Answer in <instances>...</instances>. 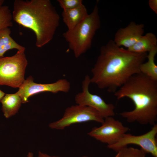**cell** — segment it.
Instances as JSON below:
<instances>
[{
    "label": "cell",
    "instance_id": "ba28073f",
    "mask_svg": "<svg viewBox=\"0 0 157 157\" xmlns=\"http://www.w3.org/2000/svg\"><path fill=\"white\" fill-rule=\"evenodd\" d=\"M33 81L31 76H29L25 79L16 92L21 97L22 103L28 102L30 97L38 93L47 92L54 93L59 92L67 93L71 87L70 83L65 78L60 79L55 83L48 84L37 83Z\"/></svg>",
    "mask_w": 157,
    "mask_h": 157
},
{
    "label": "cell",
    "instance_id": "30bf717a",
    "mask_svg": "<svg viewBox=\"0 0 157 157\" xmlns=\"http://www.w3.org/2000/svg\"><path fill=\"white\" fill-rule=\"evenodd\" d=\"M129 130L121 122L109 117L104 119L101 126L93 128L88 134L108 146L115 143Z\"/></svg>",
    "mask_w": 157,
    "mask_h": 157
},
{
    "label": "cell",
    "instance_id": "e0dca14e",
    "mask_svg": "<svg viewBox=\"0 0 157 157\" xmlns=\"http://www.w3.org/2000/svg\"><path fill=\"white\" fill-rule=\"evenodd\" d=\"M12 14L7 6H0V30L13 25Z\"/></svg>",
    "mask_w": 157,
    "mask_h": 157
},
{
    "label": "cell",
    "instance_id": "277c9868",
    "mask_svg": "<svg viewBox=\"0 0 157 157\" xmlns=\"http://www.w3.org/2000/svg\"><path fill=\"white\" fill-rule=\"evenodd\" d=\"M100 25L99 8L96 4L92 12L74 29L63 33L69 48L76 58L90 48L92 39Z\"/></svg>",
    "mask_w": 157,
    "mask_h": 157
},
{
    "label": "cell",
    "instance_id": "7c38bea8",
    "mask_svg": "<svg viewBox=\"0 0 157 157\" xmlns=\"http://www.w3.org/2000/svg\"><path fill=\"white\" fill-rule=\"evenodd\" d=\"M88 14L86 8L83 4L74 8L63 10L61 15L67 30H71L82 22Z\"/></svg>",
    "mask_w": 157,
    "mask_h": 157
},
{
    "label": "cell",
    "instance_id": "603a6c76",
    "mask_svg": "<svg viewBox=\"0 0 157 157\" xmlns=\"http://www.w3.org/2000/svg\"><path fill=\"white\" fill-rule=\"evenodd\" d=\"M27 157H33V154L30 152H29L27 155Z\"/></svg>",
    "mask_w": 157,
    "mask_h": 157
},
{
    "label": "cell",
    "instance_id": "9a60e30c",
    "mask_svg": "<svg viewBox=\"0 0 157 157\" xmlns=\"http://www.w3.org/2000/svg\"><path fill=\"white\" fill-rule=\"evenodd\" d=\"M11 31L9 28L0 30V58L4 57L7 51L15 49L18 51L25 49L24 47L17 42L11 37Z\"/></svg>",
    "mask_w": 157,
    "mask_h": 157
},
{
    "label": "cell",
    "instance_id": "4fadbf2b",
    "mask_svg": "<svg viewBox=\"0 0 157 157\" xmlns=\"http://www.w3.org/2000/svg\"><path fill=\"white\" fill-rule=\"evenodd\" d=\"M157 48L156 35L151 32L143 35L132 47L127 49L129 51L138 53H147Z\"/></svg>",
    "mask_w": 157,
    "mask_h": 157
},
{
    "label": "cell",
    "instance_id": "8fae6325",
    "mask_svg": "<svg viewBox=\"0 0 157 157\" xmlns=\"http://www.w3.org/2000/svg\"><path fill=\"white\" fill-rule=\"evenodd\" d=\"M144 25L131 22L126 27L118 30L113 40L117 46L129 48L133 46L143 35Z\"/></svg>",
    "mask_w": 157,
    "mask_h": 157
},
{
    "label": "cell",
    "instance_id": "ffe728a7",
    "mask_svg": "<svg viewBox=\"0 0 157 157\" xmlns=\"http://www.w3.org/2000/svg\"><path fill=\"white\" fill-rule=\"evenodd\" d=\"M148 4L150 8L156 14H157V0H149Z\"/></svg>",
    "mask_w": 157,
    "mask_h": 157
},
{
    "label": "cell",
    "instance_id": "44dd1931",
    "mask_svg": "<svg viewBox=\"0 0 157 157\" xmlns=\"http://www.w3.org/2000/svg\"><path fill=\"white\" fill-rule=\"evenodd\" d=\"M38 157H59L58 156H51L49 155L45 154L39 151L38 153ZM81 157H89L87 156H83Z\"/></svg>",
    "mask_w": 157,
    "mask_h": 157
},
{
    "label": "cell",
    "instance_id": "cb8c5ba5",
    "mask_svg": "<svg viewBox=\"0 0 157 157\" xmlns=\"http://www.w3.org/2000/svg\"><path fill=\"white\" fill-rule=\"evenodd\" d=\"M4 2V0H0V6L3 5Z\"/></svg>",
    "mask_w": 157,
    "mask_h": 157
},
{
    "label": "cell",
    "instance_id": "2e32d148",
    "mask_svg": "<svg viewBox=\"0 0 157 157\" xmlns=\"http://www.w3.org/2000/svg\"><path fill=\"white\" fill-rule=\"evenodd\" d=\"M157 53V48L149 52L147 60L140 65V72L154 80H157V66L155 62V58Z\"/></svg>",
    "mask_w": 157,
    "mask_h": 157
},
{
    "label": "cell",
    "instance_id": "5b68a950",
    "mask_svg": "<svg viewBox=\"0 0 157 157\" xmlns=\"http://www.w3.org/2000/svg\"><path fill=\"white\" fill-rule=\"evenodd\" d=\"M25 49L11 56L0 58V85L19 88L24 79L28 62Z\"/></svg>",
    "mask_w": 157,
    "mask_h": 157
},
{
    "label": "cell",
    "instance_id": "52a82bcc",
    "mask_svg": "<svg viewBox=\"0 0 157 157\" xmlns=\"http://www.w3.org/2000/svg\"><path fill=\"white\" fill-rule=\"evenodd\" d=\"M157 124L153 126L147 132L139 135L125 133L115 143L107 147L117 152L121 149L130 144L138 145L145 152L157 157Z\"/></svg>",
    "mask_w": 157,
    "mask_h": 157
},
{
    "label": "cell",
    "instance_id": "ac0fdd59",
    "mask_svg": "<svg viewBox=\"0 0 157 157\" xmlns=\"http://www.w3.org/2000/svg\"><path fill=\"white\" fill-rule=\"evenodd\" d=\"M115 157H146V153L141 149L132 147H124L117 152Z\"/></svg>",
    "mask_w": 157,
    "mask_h": 157
},
{
    "label": "cell",
    "instance_id": "7a4b0ae2",
    "mask_svg": "<svg viewBox=\"0 0 157 157\" xmlns=\"http://www.w3.org/2000/svg\"><path fill=\"white\" fill-rule=\"evenodd\" d=\"M118 99L127 97L133 102V110L120 113L130 123L155 125L157 120V80L140 72L131 77L115 93Z\"/></svg>",
    "mask_w": 157,
    "mask_h": 157
},
{
    "label": "cell",
    "instance_id": "6da1fadb",
    "mask_svg": "<svg viewBox=\"0 0 157 157\" xmlns=\"http://www.w3.org/2000/svg\"><path fill=\"white\" fill-rule=\"evenodd\" d=\"M147 53H138L117 46L113 40L102 46L92 69L91 83L115 93L133 75L140 73Z\"/></svg>",
    "mask_w": 157,
    "mask_h": 157
},
{
    "label": "cell",
    "instance_id": "9c48e42d",
    "mask_svg": "<svg viewBox=\"0 0 157 157\" xmlns=\"http://www.w3.org/2000/svg\"><path fill=\"white\" fill-rule=\"evenodd\" d=\"M90 78L86 75L82 82V91L75 96L77 104L92 107L98 111L104 119L115 115V106L112 104L107 103L100 96L90 92L89 87Z\"/></svg>",
    "mask_w": 157,
    "mask_h": 157
},
{
    "label": "cell",
    "instance_id": "3957f363",
    "mask_svg": "<svg viewBox=\"0 0 157 157\" xmlns=\"http://www.w3.org/2000/svg\"><path fill=\"white\" fill-rule=\"evenodd\" d=\"M12 14L13 21L34 33L38 47L52 39L59 25V15L49 0H15Z\"/></svg>",
    "mask_w": 157,
    "mask_h": 157
},
{
    "label": "cell",
    "instance_id": "d6986e66",
    "mask_svg": "<svg viewBox=\"0 0 157 157\" xmlns=\"http://www.w3.org/2000/svg\"><path fill=\"white\" fill-rule=\"evenodd\" d=\"M57 1L63 10L74 8L83 4L82 0H58Z\"/></svg>",
    "mask_w": 157,
    "mask_h": 157
},
{
    "label": "cell",
    "instance_id": "7402d4cb",
    "mask_svg": "<svg viewBox=\"0 0 157 157\" xmlns=\"http://www.w3.org/2000/svg\"><path fill=\"white\" fill-rule=\"evenodd\" d=\"M5 94L4 92L0 90V101Z\"/></svg>",
    "mask_w": 157,
    "mask_h": 157
},
{
    "label": "cell",
    "instance_id": "8992f818",
    "mask_svg": "<svg viewBox=\"0 0 157 157\" xmlns=\"http://www.w3.org/2000/svg\"><path fill=\"white\" fill-rule=\"evenodd\" d=\"M104 118L95 109L88 106L77 104L67 107L63 117L59 120L50 123L52 129L63 130L70 125L91 121L102 124Z\"/></svg>",
    "mask_w": 157,
    "mask_h": 157
},
{
    "label": "cell",
    "instance_id": "5bb4252c",
    "mask_svg": "<svg viewBox=\"0 0 157 157\" xmlns=\"http://www.w3.org/2000/svg\"><path fill=\"white\" fill-rule=\"evenodd\" d=\"M0 101L4 115L6 118L17 113L22 103L21 97L16 93L5 94Z\"/></svg>",
    "mask_w": 157,
    "mask_h": 157
}]
</instances>
